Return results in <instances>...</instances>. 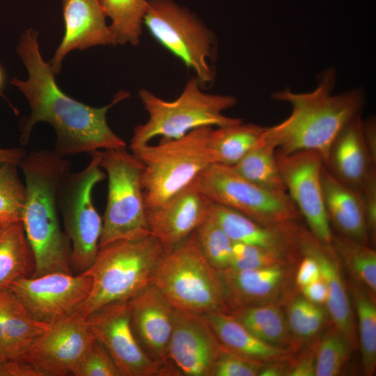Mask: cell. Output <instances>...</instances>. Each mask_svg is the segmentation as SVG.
<instances>
[{
	"label": "cell",
	"mask_w": 376,
	"mask_h": 376,
	"mask_svg": "<svg viewBox=\"0 0 376 376\" xmlns=\"http://www.w3.org/2000/svg\"><path fill=\"white\" fill-rule=\"evenodd\" d=\"M264 363L238 356L221 347L211 376H258Z\"/></svg>",
	"instance_id": "40"
},
{
	"label": "cell",
	"mask_w": 376,
	"mask_h": 376,
	"mask_svg": "<svg viewBox=\"0 0 376 376\" xmlns=\"http://www.w3.org/2000/svg\"><path fill=\"white\" fill-rule=\"evenodd\" d=\"M321 183L330 226L332 225L340 235L370 245L361 192L339 182L324 164L321 170Z\"/></svg>",
	"instance_id": "24"
},
{
	"label": "cell",
	"mask_w": 376,
	"mask_h": 376,
	"mask_svg": "<svg viewBox=\"0 0 376 376\" xmlns=\"http://www.w3.org/2000/svg\"><path fill=\"white\" fill-rule=\"evenodd\" d=\"M294 266L217 270L227 312L270 303L285 304L294 292Z\"/></svg>",
	"instance_id": "16"
},
{
	"label": "cell",
	"mask_w": 376,
	"mask_h": 376,
	"mask_svg": "<svg viewBox=\"0 0 376 376\" xmlns=\"http://www.w3.org/2000/svg\"><path fill=\"white\" fill-rule=\"evenodd\" d=\"M152 284L175 309L200 315L227 312L218 271L202 253L194 232L166 251Z\"/></svg>",
	"instance_id": "7"
},
{
	"label": "cell",
	"mask_w": 376,
	"mask_h": 376,
	"mask_svg": "<svg viewBox=\"0 0 376 376\" xmlns=\"http://www.w3.org/2000/svg\"><path fill=\"white\" fill-rule=\"evenodd\" d=\"M17 166L13 164L0 166V230L22 221L26 191Z\"/></svg>",
	"instance_id": "35"
},
{
	"label": "cell",
	"mask_w": 376,
	"mask_h": 376,
	"mask_svg": "<svg viewBox=\"0 0 376 376\" xmlns=\"http://www.w3.org/2000/svg\"><path fill=\"white\" fill-rule=\"evenodd\" d=\"M74 376H122L107 349L95 338L72 370Z\"/></svg>",
	"instance_id": "39"
},
{
	"label": "cell",
	"mask_w": 376,
	"mask_h": 376,
	"mask_svg": "<svg viewBox=\"0 0 376 376\" xmlns=\"http://www.w3.org/2000/svg\"><path fill=\"white\" fill-rule=\"evenodd\" d=\"M93 336L107 349L122 376L179 375L175 366L152 359L133 331L128 301L107 304L86 318Z\"/></svg>",
	"instance_id": "12"
},
{
	"label": "cell",
	"mask_w": 376,
	"mask_h": 376,
	"mask_svg": "<svg viewBox=\"0 0 376 376\" xmlns=\"http://www.w3.org/2000/svg\"><path fill=\"white\" fill-rule=\"evenodd\" d=\"M362 113L352 118L333 141L324 166L339 182L356 191L374 167L365 144Z\"/></svg>",
	"instance_id": "23"
},
{
	"label": "cell",
	"mask_w": 376,
	"mask_h": 376,
	"mask_svg": "<svg viewBox=\"0 0 376 376\" xmlns=\"http://www.w3.org/2000/svg\"><path fill=\"white\" fill-rule=\"evenodd\" d=\"M318 341L299 356L289 358L285 376H315V352Z\"/></svg>",
	"instance_id": "42"
},
{
	"label": "cell",
	"mask_w": 376,
	"mask_h": 376,
	"mask_svg": "<svg viewBox=\"0 0 376 376\" xmlns=\"http://www.w3.org/2000/svg\"><path fill=\"white\" fill-rule=\"evenodd\" d=\"M279 171L286 191L306 226L320 241L331 244L333 232L326 212L321 183L324 162L315 150L283 154L276 150Z\"/></svg>",
	"instance_id": "13"
},
{
	"label": "cell",
	"mask_w": 376,
	"mask_h": 376,
	"mask_svg": "<svg viewBox=\"0 0 376 376\" xmlns=\"http://www.w3.org/2000/svg\"><path fill=\"white\" fill-rule=\"evenodd\" d=\"M51 324L35 319L8 288L0 290V335L4 359L23 360L30 346Z\"/></svg>",
	"instance_id": "25"
},
{
	"label": "cell",
	"mask_w": 376,
	"mask_h": 376,
	"mask_svg": "<svg viewBox=\"0 0 376 376\" xmlns=\"http://www.w3.org/2000/svg\"><path fill=\"white\" fill-rule=\"evenodd\" d=\"M94 337L77 312L52 324L27 350L22 359L40 376L70 375Z\"/></svg>",
	"instance_id": "15"
},
{
	"label": "cell",
	"mask_w": 376,
	"mask_h": 376,
	"mask_svg": "<svg viewBox=\"0 0 376 376\" xmlns=\"http://www.w3.org/2000/svg\"><path fill=\"white\" fill-rule=\"evenodd\" d=\"M351 346L334 327L318 341L315 376L338 375L347 361Z\"/></svg>",
	"instance_id": "37"
},
{
	"label": "cell",
	"mask_w": 376,
	"mask_h": 376,
	"mask_svg": "<svg viewBox=\"0 0 376 376\" xmlns=\"http://www.w3.org/2000/svg\"><path fill=\"white\" fill-rule=\"evenodd\" d=\"M194 233L202 253L216 269L222 270L230 267L234 242L210 212Z\"/></svg>",
	"instance_id": "36"
},
{
	"label": "cell",
	"mask_w": 376,
	"mask_h": 376,
	"mask_svg": "<svg viewBox=\"0 0 376 376\" xmlns=\"http://www.w3.org/2000/svg\"><path fill=\"white\" fill-rule=\"evenodd\" d=\"M202 316L220 346L230 352L264 363L291 357L290 350L260 340L228 312L214 311Z\"/></svg>",
	"instance_id": "26"
},
{
	"label": "cell",
	"mask_w": 376,
	"mask_h": 376,
	"mask_svg": "<svg viewBox=\"0 0 376 376\" xmlns=\"http://www.w3.org/2000/svg\"><path fill=\"white\" fill-rule=\"evenodd\" d=\"M285 306L293 352L314 339L326 324L328 313L323 305L314 304L294 291Z\"/></svg>",
	"instance_id": "31"
},
{
	"label": "cell",
	"mask_w": 376,
	"mask_h": 376,
	"mask_svg": "<svg viewBox=\"0 0 376 376\" xmlns=\"http://www.w3.org/2000/svg\"><path fill=\"white\" fill-rule=\"evenodd\" d=\"M91 286V277L84 273L54 272L21 278L8 288L35 319L52 325L77 312Z\"/></svg>",
	"instance_id": "14"
},
{
	"label": "cell",
	"mask_w": 376,
	"mask_h": 376,
	"mask_svg": "<svg viewBox=\"0 0 376 376\" xmlns=\"http://www.w3.org/2000/svg\"><path fill=\"white\" fill-rule=\"evenodd\" d=\"M203 89L195 76L187 81L180 96L173 101L141 89L139 95L148 119L134 128L130 143L131 151L149 144L158 136L162 139H173L198 127H224L243 122L224 114L236 104L235 97L207 93Z\"/></svg>",
	"instance_id": "5"
},
{
	"label": "cell",
	"mask_w": 376,
	"mask_h": 376,
	"mask_svg": "<svg viewBox=\"0 0 376 376\" xmlns=\"http://www.w3.org/2000/svg\"><path fill=\"white\" fill-rule=\"evenodd\" d=\"M0 376H40L24 360L0 359Z\"/></svg>",
	"instance_id": "44"
},
{
	"label": "cell",
	"mask_w": 376,
	"mask_h": 376,
	"mask_svg": "<svg viewBox=\"0 0 376 376\" xmlns=\"http://www.w3.org/2000/svg\"><path fill=\"white\" fill-rule=\"evenodd\" d=\"M358 319L359 343L363 374L373 375L376 368L375 295L354 280L349 285Z\"/></svg>",
	"instance_id": "32"
},
{
	"label": "cell",
	"mask_w": 376,
	"mask_h": 376,
	"mask_svg": "<svg viewBox=\"0 0 376 376\" xmlns=\"http://www.w3.org/2000/svg\"><path fill=\"white\" fill-rule=\"evenodd\" d=\"M143 24L162 46L194 71L203 88L214 81L210 61L217 54L215 36L187 8L173 0H148Z\"/></svg>",
	"instance_id": "10"
},
{
	"label": "cell",
	"mask_w": 376,
	"mask_h": 376,
	"mask_svg": "<svg viewBox=\"0 0 376 376\" xmlns=\"http://www.w3.org/2000/svg\"><path fill=\"white\" fill-rule=\"evenodd\" d=\"M266 127L243 122L212 127L209 147L213 163L228 166L236 164L262 139Z\"/></svg>",
	"instance_id": "28"
},
{
	"label": "cell",
	"mask_w": 376,
	"mask_h": 376,
	"mask_svg": "<svg viewBox=\"0 0 376 376\" xmlns=\"http://www.w3.org/2000/svg\"><path fill=\"white\" fill-rule=\"evenodd\" d=\"M302 295L308 301L319 305L325 304L328 291L322 279H319L299 288Z\"/></svg>",
	"instance_id": "45"
},
{
	"label": "cell",
	"mask_w": 376,
	"mask_h": 376,
	"mask_svg": "<svg viewBox=\"0 0 376 376\" xmlns=\"http://www.w3.org/2000/svg\"><path fill=\"white\" fill-rule=\"evenodd\" d=\"M38 32L26 30L19 38L17 52L28 71L26 81L13 78L10 83L26 96L31 113L21 122V143L29 141L34 125L49 124L56 139L54 150L62 157L108 149L126 148V142L110 128L108 111L129 97L119 91L109 104L93 107L68 96L57 85L49 63L42 58L38 42Z\"/></svg>",
	"instance_id": "1"
},
{
	"label": "cell",
	"mask_w": 376,
	"mask_h": 376,
	"mask_svg": "<svg viewBox=\"0 0 376 376\" xmlns=\"http://www.w3.org/2000/svg\"><path fill=\"white\" fill-rule=\"evenodd\" d=\"M19 166L26 191L22 223L33 258L32 277L63 272L71 274V245L59 219L57 192L71 164L54 150H34Z\"/></svg>",
	"instance_id": "3"
},
{
	"label": "cell",
	"mask_w": 376,
	"mask_h": 376,
	"mask_svg": "<svg viewBox=\"0 0 376 376\" xmlns=\"http://www.w3.org/2000/svg\"><path fill=\"white\" fill-rule=\"evenodd\" d=\"M212 127H198L178 139L132 152L143 165L141 184L147 210L159 207L191 185L213 159L209 147Z\"/></svg>",
	"instance_id": "6"
},
{
	"label": "cell",
	"mask_w": 376,
	"mask_h": 376,
	"mask_svg": "<svg viewBox=\"0 0 376 376\" xmlns=\"http://www.w3.org/2000/svg\"><path fill=\"white\" fill-rule=\"evenodd\" d=\"M301 255H309L317 261L328 297L326 309L334 327L347 340L352 349L357 343L356 324L348 289L340 268V260L331 244L317 239L303 223L299 231Z\"/></svg>",
	"instance_id": "18"
},
{
	"label": "cell",
	"mask_w": 376,
	"mask_h": 376,
	"mask_svg": "<svg viewBox=\"0 0 376 376\" xmlns=\"http://www.w3.org/2000/svg\"><path fill=\"white\" fill-rule=\"evenodd\" d=\"M108 178L107 202L99 247L150 235L141 184L143 165L126 148L99 150Z\"/></svg>",
	"instance_id": "8"
},
{
	"label": "cell",
	"mask_w": 376,
	"mask_h": 376,
	"mask_svg": "<svg viewBox=\"0 0 376 376\" xmlns=\"http://www.w3.org/2000/svg\"><path fill=\"white\" fill-rule=\"evenodd\" d=\"M33 254L22 221L0 230V290L26 277Z\"/></svg>",
	"instance_id": "30"
},
{
	"label": "cell",
	"mask_w": 376,
	"mask_h": 376,
	"mask_svg": "<svg viewBox=\"0 0 376 376\" xmlns=\"http://www.w3.org/2000/svg\"><path fill=\"white\" fill-rule=\"evenodd\" d=\"M128 303L132 327L143 350L152 359L175 366L169 355L174 308L152 284L129 299Z\"/></svg>",
	"instance_id": "19"
},
{
	"label": "cell",
	"mask_w": 376,
	"mask_h": 376,
	"mask_svg": "<svg viewBox=\"0 0 376 376\" xmlns=\"http://www.w3.org/2000/svg\"><path fill=\"white\" fill-rule=\"evenodd\" d=\"M166 251L151 234L117 240L100 248L91 266L81 272L91 277L92 286L77 313L86 318L107 304L132 298L152 284Z\"/></svg>",
	"instance_id": "4"
},
{
	"label": "cell",
	"mask_w": 376,
	"mask_h": 376,
	"mask_svg": "<svg viewBox=\"0 0 376 376\" xmlns=\"http://www.w3.org/2000/svg\"><path fill=\"white\" fill-rule=\"evenodd\" d=\"M212 203L191 184L162 205L146 210L150 234L169 251L204 221Z\"/></svg>",
	"instance_id": "20"
},
{
	"label": "cell",
	"mask_w": 376,
	"mask_h": 376,
	"mask_svg": "<svg viewBox=\"0 0 376 376\" xmlns=\"http://www.w3.org/2000/svg\"><path fill=\"white\" fill-rule=\"evenodd\" d=\"M192 185L211 202L233 208L266 226L284 227L302 220L288 194L265 189L242 178L230 166L210 164Z\"/></svg>",
	"instance_id": "11"
},
{
	"label": "cell",
	"mask_w": 376,
	"mask_h": 376,
	"mask_svg": "<svg viewBox=\"0 0 376 376\" xmlns=\"http://www.w3.org/2000/svg\"><path fill=\"white\" fill-rule=\"evenodd\" d=\"M361 192L363 196L367 230L370 244L376 240V167L370 171Z\"/></svg>",
	"instance_id": "41"
},
{
	"label": "cell",
	"mask_w": 376,
	"mask_h": 376,
	"mask_svg": "<svg viewBox=\"0 0 376 376\" xmlns=\"http://www.w3.org/2000/svg\"><path fill=\"white\" fill-rule=\"evenodd\" d=\"M220 349L202 315L174 308L169 355L180 373L187 376H211Z\"/></svg>",
	"instance_id": "17"
},
{
	"label": "cell",
	"mask_w": 376,
	"mask_h": 376,
	"mask_svg": "<svg viewBox=\"0 0 376 376\" xmlns=\"http://www.w3.org/2000/svg\"><path fill=\"white\" fill-rule=\"evenodd\" d=\"M232 260L228 268L251 269L277 265H295L297 261L265 249L233 242Z\"/></svg>",
	"instance_id": "38"
},
{
	"label": "cell",
	"mask_w": 376,
	"mask_h": 376,
	"mask_svg": "<svg viewBox=\"0 0 376 376\" xmlns=\"http://www.w3.org/2000/svg\"><path fill=\"white\" fill-rule=\"evenodd\" d=\"M107 17L116 45H137L142 35L143 20L148 0H100Z\"/></svg>",
	"instance_id": "33"
},
{
	"label": "cell",
	"mask_w": 376,
	"mask_h": 376,
	"mask_svg": "<svg viewBox=\"0 0 376 376\" xmlns=\"http://www.w3.org/2000/svg\"><path fill=\"white\" fill-rule=\"evenodd\" d=\"M63 14L64 35L49 62L55 75L61 72L65 56L74 49L116 45L100 0H63Z\"/></svg>",
	"instance_id": "21"
},
{
	"label": "cell",
	"mask_w": 376,
	"mask_h": 376,
	"mask_svg": "<svg viewBox=\"0 0 376 376\" xmlns=\"http://www.w3.org/2000/svg\"><path fill=\"white\" fill-rule=\"evenodd\" d=\"M298 268L296 269L295 282L299 288L321 277L317 261L312 256L302 253Z\"/></svg>",
	"instance_id": "43"
},
{
	"label": "cell",
	"mask_w": 376,
	"mask_h": 376,
	"mask_svg": "<svg viewBox=\"0 0 376 376\" xmlns=\"http://www.w3.org/2000/svg\"><path fill=\"white\" fill-rule=\"evenodd\" d=\"M363 134L365 144L373 164L376 166V120L375 116L363 120Z\"/></svg>",
	"instance_id": "46"
},
{
	"label": "cell",
	"mask_w": 376,
	"mask_h": 376,
	"mask_svg": "<svg viewBox=\"0 0 376 376\" xmlns=\"http://www.w3.org/2000/svg\"><path fill=\"white\" fill-rule=\"evenodd\" d=\"M276 150V147L265 137V132L262 139L230 167L242 178L265 189L288 194L279 171Z\"/></svg>",
	"instance_id": "29"
},
{
	"label": "cell",
	"mask_w": 376,
	"mask_h": 376,
	"mask_svg": "<svg viewBox=\"0 0 376 376\" xmlns=\"http://www.w3.org/2000/svg\"><path fill=\"white\" fill-rule=\"evenodd\" d=\"M210 212L233 242L257 246L295 261L300 260L299 231L301 221L284 227H269L233 208L214 203Z\"/></svg>",
	"instance_id": "22"
},
{
	"label": "cell",
	"mask_w": 376,
	"mask_h": 376,
	"mask_svg": "<svg viewBox=\"0 0 376 376\" xmlns=\"http://www.w3.org/2000/svg\"><path fill=\"white\" fill-rule=\"evenodd\" d=\"M331 244L353 276L373 295L376 294V252L373 248L333 233Z\"/></svg>",
	"instance_id": "34"
},
{
	"label": "cell",
	"mask_w": 376,
	"mask_h": 376,
	"mask_svg": "<svg viewBox=\"0 0 376 376\" xmlns=\"http://www.w3.org/2000/svg\"><path fill=\"white\" fill-rule=\"evenodd\" d=\"M283 303H270L228 312L260 340L292 351Z\"/></svg>",
	"instance_id": "27"
},
{
	"label": "cell",
	"mask_w": 376,
	"mask_h": 376,
	"mask_svg": "<svg viewBox=\"0 0 376 376\" xmlns=\"http://www.w3.org/2000/svg\"><path fill=\"white\" fill-rule=\"evenodd\" d=\"M91 160L81 171H68L57 192V203L64 231L71 245L70 262L81 273L95 261L99 252L102 219L93 202L95 186L106 178L100 166L99 150L92 152Z\"/></svg>",
	"instance_id": "9"
},
{
	"label": "cell",
	"mask_w": 376,
	"mask_h": 376,
	"mask_svg": "<svg viewBox=\"0 0 376 376\" xmlns=\"http://www.w3.org/2000/svg\"><path fill=\"white\" fill-rule=\"evenodd\" d=\"M26 155L27 152L24 148H0V166L6 164L19 166Z\"/></svg>",
	"instance_id": "48"
},
{
	"label": "cell",
	"mask_w": 376,
	"mask_h": 376,
	"mask_svg": "<svg viewBox=\"0 0 376 376\" xmlns=\"http://www.w3.org/2000/svg\"><path fill=\"white\" fill-rule=\"evenodd\" d=\"M4 81H5V75H4V72H3V70L1 68V66L0 65V95H2V88L3 87V84H4Z\"/></svg>",
	"instance_id": "49"
},
{
	"label": "cell",
	"mask_w": 376,
	"mask_h": 376,
	"mask_svg": "<svg viewBox=\"0 0 376 376\" xmlns=\"http://www.w3.org/2000/svg\"><path fill=\"white\" fill-rule=\"evenodd\" d=\"M289 358L265 362L258 376H285Z\"/></svg>",
	"instance_id": "47"
},
{
	"label": "cell",
	"mask_w": 376,
	"mask_h": 376,
	"mask_svg": "<svg viewBox=\"0 0 376 376\" xmlns=\"http://www.w3.org/2000/svg\"><path fill=\"white\" fill-rule=\"evenodd\" d=\"M335 82V70L328 69L311 92L294 93L287 88L272 94V99L292 107L286 119L266 128L265 137L276 150L283 154L315 150L326 162L335 138L352 118L362 113L366 102L361 88L332 94Z\"/></svg>",
	"instance_id": "2"
}]
</instances>
